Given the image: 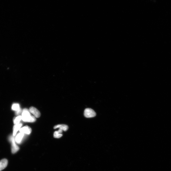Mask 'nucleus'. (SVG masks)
I'll use <instances>...</instances> for the list:
<instances>
[{
    "mask_svg": "<svg viewBox=\"0 0 171 171\" xmlns=\"http://www.w3.org/2000/svg\"><path fill=\"white\" fill-rule=\"evenodd\" d=\"M21 117L22 120L25 122H34L36 120L35 117L31 115L29 111L26 108L23 110L22 116Z\"/></svg>",
    "mask_w": 171,
    "mask_h": 171,
    "instance_id": "1",
    "label": "nucleus"
},
{
    "mask_svg": "<svg viewBox=\"0 0 171 171\" xmlns=\"http://www.w3.org/2000/svg\"><path fill=\"white\" fill-rule=\"evenodd\" d=\"M84 115L86 118H92L96 116V113L93 110L90 108H87L84 112Z\"/></svg>",
    "mask_w": 171,
    "mask_h": 171,
    "instance_id": "3",
    "label": "nucleus"
},
{
    "mask_svg": "<svg viewBox=\"0 0 171 171\" xmlns=\"http://www.w3.org/2000/svg\"><path fill=\"white\" fill-rule=\"evenodd\" d=\"M22 124L19 123L18 124L15 125V126H14L13 132V136H15V135H16L17 132L19 130H20L21 126H22Z\"/></svg>",
    "mask_w": 171,
    "mask_h": 171,
    "instance_id": "10",
    "label": "nucleus"
},
{
    "mask_svg": "<svg viewBox=\"0 0 171 171\" xmlns=\"http://www.w3.org/2000/svg\"><path fill=\"white\" fill-rule=\"evenodd\" d=\"M19 131L21 133L30 134L31 132V129L29 126H26L20 129Z\"/></svg>",
    "mask_w": 171,
    "mask_h": 171,
    "instance_id": "6",
    "label": "nucleus"
},
{
    "mask_svg": "<svg viewBox=\"0 0 171 171\" xmlns=\"http://www.w3.org/2000/svg\"><path fill=\"white\" fill-rule=\"evenodd\" d=\"M8 161L6 159H3L0 161V171H1L8 166Z\"/></svg>",
    "mask_w": 171,
    "mask_h": 171,
    "instance_id": "5",
    "label": "nucleus"
},
{
    "mask_svg": "<svg viewBox=\"0 0 171 171\" xmlns=\"http://www.w3.org/2000/svg\"><path fill=\"white\" fill-rule=\"evenodd\" d=\"M13 110L18 111L20 109L19 105L18 104H14L13 105L12 107Z\"/></svg>",
    "mask_w": 171,
    "mask_h": 171,
    "instance_id": "12",
    "label": "nucleus"
},
{
    "mask_svg": "<svg viewBox=\"0 0 171 171\" xmlns=\"http://www.w3.org/2000/svg\"><path fill=\"white\" fill-rule=\"evenodd\" d=\"M21 109H20L19 110H18L16 111V114L17 115H18L20 113H21Z\"/></svg>",
    "mask_w": 171,
    "mask_h": 171,
    "instance_id": "13",
    "label": "nucleus"
},
{
    "mask_svg": "<svg viewBox=\"0 0 171 171\" xmlns=\"http://www.w3.org/2000/svg\"><path fill=\"white\" fill-rule=\"evenodd\" d=\"M10 140L11 143V150L12 154H15L19 150V148L15 143V140L13 137L10 138Z\"/></svg>",
    "mask_w": 171,
    "mask_h": 171,
    "instance_id": "2",
    "label": "nucleus"
},
{
    "mask_svg": "<svg viewBox=\"0 0 171 171\" xmlns=\"http://www.w3.org/2000/svg\"><path fill=\"white\" fill-rule=\"evenodd\" d=\"M30 112L32 113L35 117L38 118L41 116V113L39 111L37 108L34 107H31L29 109Z\"/></svg>",
    "mask_w": 171,
    "mask_h": 171,
    "instance_id": "4",
    "label": "nucleus"
},
{
    "mask_svg": "<svg viewBox=\"0 0 171 171\" xmlns=\"http://www.w3.org/2000/svg\"><path fill=\"white\" fill-rule=\"evenodd\" d=\"M62 130L61 129L59 130L58 131H55L54 134V137L55 138H59L62 136V134L61 133H62Z\"/></svg>",
    "mask_w": 171,
    "mask_h": 171,
    "instance_id": "9",
    "label": "nucleus"
},
{
    "mask_svg": "<svg viewBox=\"0 0 171 171\" xmlns=\"http://www.w3.org/2000/svg\"><path fill=\"white\" fill-rule=\"evenodd\" d=\"M24 136V133H19L17 135L15 138V140L18 143H19L21 142L23 137Z\"/></svg>",
    "mask_w": 171,
    "mask_h": 171,
    "instance_id": "8",
    "label": "nucleus"
},
{
    "mask_svg": "<svg viewBox=\"0 0 171 171\" xmlns=\"http://www.w3.org/2000/svg\"><path fill=\"white\" fill-rule=\"evenodd\" d=\"M59 128L60 129L62 130V131H66L68 129V127L67 125L64 124H60L55 125L54 126V129Z\"/></svg>",
    "mask_w": 171,
    "mask_h": 171,
    "instance_id": "7",
    "label": "nucleus"
},
{
    "mask_svg": "<svg viewBox=\"0 0 171 171\" xmlns=\"http://www.w3.org/2000/svg\"><path fill=\"white\" fill-rule=\"evenodd\" d=\"M21 119H22V117L20 116H18L15 118L13 120L14 124L16 125L19 124Z\"/></svg>",
    "mask_w": 171,
    "mask_h": 171,
    "instance_id": "11",
    "label": "nucleus"
}]
</instances>
